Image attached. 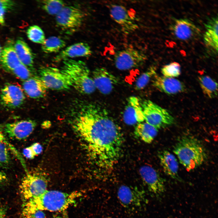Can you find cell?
<instances>
[{
	"mask_svg": "<svg viewBox=\"0 0 218 218\" xmlns=\"http://www.w3.org/2000/svg\"><path fill=\"white\" fill-rule=\"evenodd\" d=\"M67 76L71 85L83 94H90L95 91L94 82L86 63L80 60L67 59L63 60L60 69Z\"/></svg>",
	"mask_w": 218,
	"mask_h": 218,
	"instance_id": "cell-4",
	"label": "cell"
},
{
	"mask_svg": "<svg viewBox=\"0 0 218 218\" xmlns=\"http://www.w3.org/2000/svg\"><path fill=\"white\" fill-rule=\"evenodd\" d=\"M10 158L7 146L2 134L0 131V165L6 167L10 164Z\"/></svg>",
	"mask_w": 218,
	"mask_h": 218,
	"instance_id": "cell-32",
	"label": "cell"
},
{
	"mask_svg": "<svg viewBox=\"0 0 218 218\" xmlns=\"http://www.w3.org/2000/svg\"><path fill=\"white\" fill-rule=\"evenodd\" d=\"M23 89L30 97L38 99L45 96L48 89L39 77L33 76L23 81Z\"/></svg>",
	"mask_w": 218,
	"mask_h": 218,
	"instance_id": "cell-21",
	"label": "cell"
},
{
	"mask_svg": "<svg viewBox=\"0 0 218 218\" xmlns=\"http://www.w3.org/2000/svg\"><path fill=\"white\" fill-rule=\"evenodd\" d=\"M173 152L180 163L189 171L202 164L206 156L205 149L200 142L190 135H183L180 137L174 147Z\"/></svg>",
	"mask_w": 218,
	"mask_h": 218,
	"instance_id": "cell-3",
	"label": "cell"
},
{
	"mask_svg": "<svg viewBox=\"0 0 218 218\" xmlns=\"http://www.w3.org/2000/svg\"><path fill=\"white\" fill-rule=\"evenodd\" d=\"M117 195L121 205L130 211L141 210L147 203L145 191L136 187L121 185L118 189Z\"/></svg>",
	"mask_w": 218,
	"mask_h": 218,
	"instance_id": "cell-7",
	"label": "cell"
},
{
	"mask_svg": "<svg viewBox=\"0 0 218 218\" xmlns=\"http://www.w3.org/2000/svg\"><path fill=\"white\" fill-rule=\"evenodd\" d=\"M69 122L91 163L102 171L111 169L122 154L121 129L107 109L93 103H79Z\"/></svg>",
	"mask_w": 218,
	"mask_h": 218,
	"instance_id": "cell-1",
	"label": "cell"
},
{
	"mask_svg": "<svg viewBox=\"0 0 218 218\" xmlns=\"http://www.w3.org/2000/svg\"><path fill=\"white\" fill-rule=\"evenodd\" d=\"M65 45L64 40L58 37L53 36L45 39L41 44V48L44 52L51 53L59 52Z\"/></svg>",
	"mask_w": 218,
	"mask_h": 218,
	"instance_id": "cell-27",
	"label": "cell"
},
{
	"mask_svg": "<svg viewBox=\"0 0 218 218\" xmlns=\"http://www.w3.org/2000/svg\"><path fill=\"white\" fill-rule=\"evenodd\" d=\"M172 35L177 39L182 41H189L199 36L201 31L199 27L190 20L180 18L174 20L170 27Z\"/></svg>",
	"mask_w": 218,
	"mask_h": 218,
	"instance_id": "cell-12",
	"label": "cell"
},
{
	"mask_svg": "<svg viewBox=\"0 0 218 218\" xmlns=\"http://www.w3.org/2000/svg\"><path fill=\"white\" fill-rule=\"evenodd\" d=\"M153 84L160 91L169 94H177L185 89L184 85L179 80L164 76H155Z\"/></svg>",
	"mask_w": 218,
	"mask_h": 218,
	"instance_id": "cell-19",
	"label": "cell"
},
{
	"mask_svg": "<svg viewBox=\"0 0 218 218\" xmlns=\"http://www.w3.org/2000/svg\"><path fill=\"white\" fill-rule=\"evenodd\" d=\"M92 54L90 47L87 43L79 42L72 45L61 51L54 58L55 61L78 57H88Z\"/></svg>",
	"mask_w": 218,
	"mask_h": 218,
	"instance_id": "cell-18",
	"label": "cell"
},
{
	"mask_svg": "<svg viewBox=\"0 0 218 218\" xmlns=\"http://www.w3.org/2000/svg\"><path fill=\"white\" fill-rule=\"evenodd\" d=\"M39 77L47 88L57 91L69 89L71 84L60 69L50 66H43L38 70Z\"/></svg>",
	"mask_w": 218,
	"mask_h": 218,
	"instance_id": "cell-8",
	"label": "cell"
},
{
	"mask_svg": "<svg viewBox=\"0 0 218 218\" xmlns=\"http://www.w3.org/2000/svg\"><path fill=\"white\" fill-rule=\"evenodd\" d=\"M36 126L34 120H22L8 123L3 127V132L9 137L17 140H22L28 137Z\"/></svg>",
	"mask_w": 218,
	"mask_h": 218,
	"instance_id": "cell-15",
	"label": "cell"
},
{
	"mask_svg": "<svg viewBox=\"0 0 218 218\" xmlns=\"http://www.w3.org/2000/svg\"><path fill=\"white\" fill-rule=\"evenodd\" d=\"M2 49L0 45V64H1V59L2 55Z\"/></svg>",
	"mask_w": 218,
	"mask_h": 218,
	"instance_id": "cell-41",
	"label": "cell"
},
{
	"mask_svg": "<svg viewBox=\"0 0 218 218\" xmlns=\"http://www.w3.org/2000/svg\"><path fill=\"white\" fill-rule=\"evenodd\" d=\"M158 129L146 122L139 123L136 126L135 135L144 142L150 144L157 135Z\"/></svg>",
	"mask_w": 218,
	"mask_h": 218,
	"instance_id": "cell-25",
	"label": "cell"
},
{
	"mask_svg": "<svg viewBox=\"0 0 218 218\" xmlns=\"http://www.w3.org/2000/svg\"><path fill=\"white\" fill-rule=\"evenodd\" d=\"M14 47L21 63L34 73V56L27 44L23 40L19 39L16 41Z\"/></svg>",
	"mask_w": 218,
	"mask_h": 218,
	"instance_id": "cell-23",
	"label": "cell"
},
{
	"mask_svg": "<svg viewBox=\"0 0 218 218\" xmlns=\"http://www.w3.org/2000/svg\"><path fill=\"white\" fill-rule=\"evenodd\" d=\"M218 18L209 19L205 24L206 31L203 40L206 47L215 53L218 52Z\"/></svg>",
	"mask_w": 218,
	"mask_h": 218,
	"instance_id": "cell-22",
	"label": "cell"
},
{
	"mask_svg": "<svg viewBox=\"0 0 218 218\" xmlns=\"http://www.w3.org/2000/svg\"><path fill=\"white\" fill-rule=\"evenodd\" d=\"M146 56L141 51L128 48L116 52L114 61L116 68L121 70H127L142 65L146 60Z\"/></svg>",
	"mask_w": 218,
	"mask_h": 218,
	"instance_id": "cell-9",
	"label": "cell"
},
{
	"mask_svg": "<svg viewBox=\"0 0 218 218\" xmlns=\"http://www.w3.org/2000/svg\"><path fill=\"white\" fill-rule=\"evenodd\" d=\"M22 153L24 157L28 159H33L35 156L30 146L25 148L23 150Z\"/></svg>",
	"mask_w": 218,
	"mask_h": 218,
	"instance_id": "cell-36",
	"label": "cell"
},
{
	"mask_svg": "<svg viewBox=\"0 0 218 218\" xmlns=\"http://www.w3.org/2000/svg\"><path fill=\"white\" fill-rule=\"evenodd\" d=\"M141 101L137 97L132 96L127 100L123 113V119L127 124L132 125L144 121Z\"/></svg>",
	"mask_w": 218,
	"mask_h": 218,
	"instance_id": "cell-17",
	"label": "cell"
},
{
	"mask_svg": "<svg viewBox=\"0 0 218 218\" xmlns=\"http://www.w3.org/2000/svg\"><path fill=\"white\" fill-rule=\"evenodd\" d=\"M84 12L73 6H65L56 15L57 25L65 30H74L79 28L84 19Z\"/></svg>",
	"mask_w": 218,
	"mask_h": 218,
	"instance_id": "cell-11",
	"label": "cell"
},
{
	"mask_svg": "<svg viewBox=\"0 0 218 218\" xmlns=\"http://www.w3.org/2000/svg\"></svg>",
	"mask_w": 218,
	"mask_h": 218,
	"instance_id": "cell-42",
	"label": "cell"
},
{
	"mask_svg": "<svg viewBox=\"0 0 218 218\" xmlns=\"http://www.w3.org/2000/svg\"><path fill=\"white\" fill-rule=\"evenodd\" d=\"M158 156L164 173L171 178L182 182L178 174V163L175 157L167 150L160 151Z\"/></svg>",
	"mask_w": 218,
	"mask_h": 218,
	"instance_id": "cell-20",
	"label": "cell"
},
{
	"mask_svg": "<svg viewBox=\"0 0 218 218\" xmlns=\"http://www.w3.org/2000/svg\"><path fill=\"white\" fill-rule=\"evenodd\" d=\"M42 8L48 14L56 15L65 6L63 1L57 0H45L41 1Z\"/></svg>",
	"mask_w": 218,
	"mask_h": 218,
	"instance_id": "cell-28",
	"label": "cell"
},
{
	"mask_svg": "<svg viewBox=\"0 0 218 218\" xmlns=\"http://www.w3.org/2000/svg\"><path fill=\"white\" fill-rule=\"evenodd\" d=\"M139 173L148 191L153 196L160 200L166 191L164 181L158 172L149 165H144Z\"/></svg>",
	"mask_w": 218,
	"mask_h": 218,
	"instance_id": "cell-10",
	"label": "cell"
},
{
	"mask_svg": "<svg viewBox=\"0 0 218 218\" xmlns=\"http://www.w3.org/2000/svg\"><path fill=\"white\" fill-rule=\"evenodd\" d=\"M27 35L29 39L35 43L42 44L45 39L43 31L37 25L30 26L27 30Z\"/></svg>",
	"mask_w": 218,
	"mask_h": 218,
	"instance_id": "cell-29",
	"label": "cell"
},
{
	"mask_svg": "<svg viewBox=\"0 0 218 218\" xmlns=\"http://www.w3.org/2000/svg\"><path fill=\"white\" fill-rule=\"evenodd\" d=\"M14 3L12 1L0 0V24H5V15L6 11L13 7Z\"/></svg>",
	"mask_w": 218,
	"mask_h": 218,
	"instance_id": "cell-35",
	"label": "cell"
},
{
	"mask_svg": "<svg viewBox=\"0 0 218 218\" xmlns=\"http://www.w3.org/2000/svg\"><path fill=\"white\" fill-rule=\"evenodd\" d=\"M161 71L164 76L172 78L176 77L180 74V66L177 62H172L163 66Z\"/></svg>",
	"mask_w": 218,
	"mask_h": 218,
	"instance_id": "cell-31",
	"label": "cell"
},
{
	"mask_svg": "<svg viewBox=\"0 0 218 218\" xmlns=\"http://www.w3.org/2000/svg\"><path fill=\"white\" fill-rule=\"evenodd\" d=\"M48 180L38 171L27 172L19 185L20 193L26 201L37 197L47 190Z\"/></svg>",
	"mask_w": 218,
	"mask_h": 218,
	"instance_id": "cell-5",
	"label": "cell"
},
{
	"mask_svg": "<svg viewBox=\"0 0 218 218\" xmlns=\"http://www.w3.org/2000/svg\"><path fill=\"white\" fill-rule=\"evenodd\" d=\"M21 63L14 46H7L2 49L1 64L5 70L11 72Z\"/></svg>",
	"mask_w": 218,
	"mask_h": 218,
	"instance_id": "cell-24",
	"label": "cell"
},
{
	"mask_svg": "<svg viewBox=\"0 0 218 218\" xmlns=\"http://www.w3.org/2000/svg\"><path fill=\"white\" fill-rule=\"evenodd\" d=\"M0 100L2 104L10 109H15L24 103L25 97L23 89L14 84H7L1 89Z\"/></svg>",
	"mask_w": 218,
	"mask_h": 218,
	"instance_id": "cell-14",
	"label": "cell"
},
{
	"mask_svg": "<svg viewBox=\"0 0 218 218\" xmlns=\"http://www.w3.org/2000/svg\"><path fill=\"white\" fill-rule=\"evenodd\" d=\"M64 211H62V213L54 216L52 218H68L67 214Z\"/></svg>",
	"mask_w": 218,
	"mask_h": 218,
	"instance_id": "cell-40",
	"label": "cell"
},
{
	"mask_svg": "<svg viewBox=\"0 0 218 218\" xmlns=\"http://www.w3.org/2000/svg\"><path fill=\"white\" fill-rule=\"evenodd\" d=\"M84 191L70 192L47 190L40 196L26 201L24 205L42 211L61 212L66 211L83 196Z\"/></svg>",
	"mask_w": 218,
	"mask_h": 218,
	"instance_id": "cell-2",
	"label": "cell"
},
{
	"mask_svg": "<svg viewBox=\"0 0 218 218\" xmlns=\"http://www.w3.org/2000/svg\"><path fill=\"white\" fill-rule=\"evenodd\" d=\"M92 78L96 88L104 94H108L119 82L118 79L104 68L95 69Z\"/></svg>",
	"mask_w": 218,
	"mask_h": 218,
	"instance_id": "cell-16",
	"label": "cell"
},
{
	"mask_svg": "<svg viewBox=\"0 0 218 218\" xmlns=\"http://www.w3.org/2000/svg\"><path fill=\"white\" fill-rule=\"evenodd\" d=\"M6 209L3 207H0V218H6Z\"/></svg>",
	"mask_w": 218,
	"mask_h": 218,
	"instance_id": "cell-39",
	"label": "cell"
},
{
	"mask_svg": "<svg viewBox=\"0 0 218 218\" xmlns=\"http://www.w3.org/2000/svg\"><path fill=\"white\" fill-rule=\"evenodd\" d=\"M198 80L201 89L204 94L210 98L217 97L218 85L214 80L207 75H203L199 77Z\"/></svg>",
	"mask_w": 218,
	"mask_h": 218,
	"instance_id": "cell-26",
	"label": "cell"
},
{
	"mask_svg": "<svg viewBox=\"0 0 218 218\" xmlns=\"http://www.w3.org/2000/svg\"><path fill=\"white\" fill-rule=\"evenodd\" d=\"M22 215L23 218H46L43 211L33 209L24 206Z\"/></svg>",
	"mask_w": 218,
	"mask_h": 218,
	"instance_id": "cell-34",
	"label": "cell"
},
{
	"mask_svg": "<svg viewBox=\"0 0 218 218\" xmlns=\"http://www.w3.org/2000/svg\"><path fill=\"white\" fill-rule=\"evenodd\" d=\"M109 12L112 18L121 26L125 32L130 33L138 28L135 17L131 15V12L124 6L112 4Z\"/></svg>",
	"mask_w": 218,
	"mask_h": 218,
	"instance_id": "cell-13",
	"label": "cell"
},
{
	"mask_svg": "<svg viewBox=\"0 0 218 218\" xmlns=\"http://www.w3.org/2000/svg\"><path fill=\"white\" fill-rule=\"evenodd\" d=\"M7 177L6 174L0 170V185L7 181Z\"/></svg>",
	"mask_w": 218,
	"mask_h": 218,
	"instance_id": "cell-38",
	"label": "cell"
},
{
	"mask_svg": "<svg viewBox=\"0 0 218 218\" xmlns=\"http://www.w3.org/2000/svg\"><path fill=\"white\" fill-rule=\"evenodd\" d=\"M11 72L23 81L33 76V72L21 63Z\"/></svg>",
	"mask_w": 218,
	"mask_h": 218,
	"instance_id": "cell-33",
	"label": "cell"
},
{
	"mask_svg": "<svg viewBox=\"0 0 218 218\" xmlns=\"http://www.w3.org/2000/svg\"><path fill=\"white\" fill-rule=\"evenodd\" d=\"M145 122L158 129L172 125L174 119L166 109L150 100L141 102Z\"/></svg>",
	"mask_w": 218,
	"mask_h": 218,
	"instance_id": "cell-6",
	"label": "cell"
},
{
	"mask_svg": "<svg viewBox=\"0 0 218 218\" xmlns=\"http://www.w3.org/2000/svg\"><path fill=\"white\" fill-rule=\"evenodd\" d=\"M35 156L40 154L43 150V147L39 143H35L30 146Z\"/></svg>",
	"mask_w": 218,
	"mask_h": 218,
	"instance_id": "cell-37",
	"label": "cell"
},
{
	"mask_svg": "<svg viewBox=\"0 0 218 218\" xmlns=\"http://www.w3.org/2000/svg\"><path fill=\"white\" fill-rule=\"evenodd\" d=\"M156 74L155 67L153 66L150 67L137 80L135 85V89L137 90L144 89L147 84L151 78Z\"/></svg>",
	"mask_w": 218,
	"mask_h": 218,
	"instance_id": "cell-30",
	"label": "cell"
}]
</instances>
